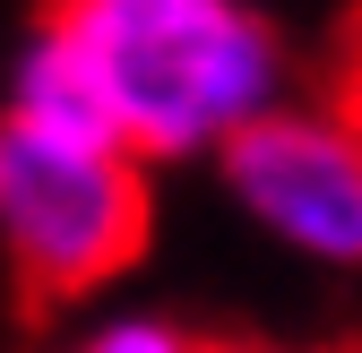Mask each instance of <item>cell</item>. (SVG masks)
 I'll return each mask as SVG.
<instances>
[{
	"mask_svg": "<svg viewBox=\"0 0 362 353\" xmlns=\"http://www.w3.org/2000/svg\"><path fill=\"white\" fill-rule=\"evenodd\" d=\"M293 86V52L259 0H43L9 112L95 129L139 164L224 155Z\"/></svg>",
	"mask_w": 362,
	"mask_h": 353,
	"instance_id": "6da1fadb",
	"label": "cell"
},
{
	"mask_svg": "<svg viewBox=\"0 0 362 353\" xmlns=\"http://www.w3.org/2000/svg\"><path fill=\"white\" fill-rule=\"evenodd\" d=\"M147 164L95 129L0 104V258L35 301H86L147 258Z\"/></svg>",
	"mask_w": 362,
	"mask_h": 353,
	"instance_id": "7a4b0ae2",
	"label": "cell"
},
{
	"mask_svg": "<svg viewBox=\"0 0 362 353\" xmlns=\"http://www.w3.org/2000/svg\"><path fill=\"white\" fill-rule=\"evenodd\" d=\"M216 164H224V198L276 250L362 276V104H293L285 95Z\"/></svg>",
	"mask_w": 362,
	"mask_h": 353,
	"instance_id": "3957f363",
	"label": "cell"
},
{
	"mask_svg": "<svg viewBox=\"0 0 362 353\" xmlns=\"http://www.w3.org/2000/svg\"><path fill=\"white\" fill-rule=\"evenodd\" d=\"M61 353H216V345H199L181 319H156V311H112L95 328H78Z\"/></svg>",
	"mask_w": 362,
	"mask_h": 353,
	"instance_id": "277c9868",
	"label": "cell"
},
{
	"mask_svg": "<svg viewBox=\"0 0 362 353\" xmlns=\"http://www.w3.org/2000/svg\"><path fill=\"white\" fill-rule=\"evenodd\" d=\"M224 353H362V345H224Z\"/></svg>",
	"mask_w": 362,
	"mask_h": 353,
	"instance_id": "5b68a950",
	"label": "cell"
}]
</instances>
